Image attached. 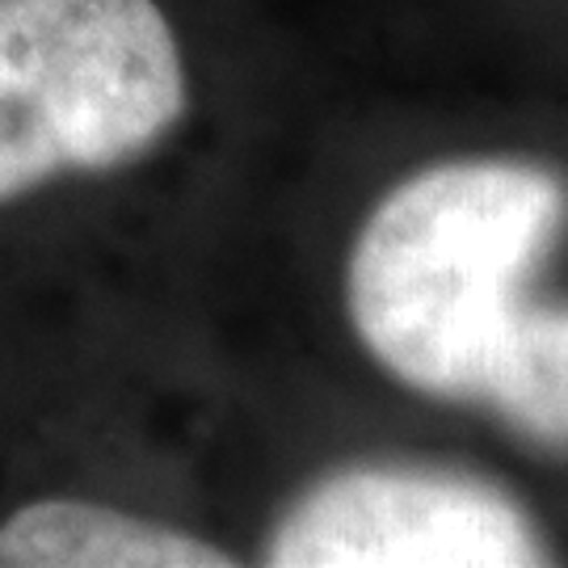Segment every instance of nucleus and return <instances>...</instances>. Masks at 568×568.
Here are the masks:
<instances>
[{
    "label": "nucleus",
    "instance_id": "obj_1",
    "mask_svg": "<svg viewBox=\"0 0 568 568\" xmlns=\"http://www.w3.org/2000/svg\"><path fill=\"white\" fill-rule=\"evenodd\" d=\"M568 224L565 182L527 161H450L363 224L345 304L366 354L413 392L476 400L530 270Z\"/></svg>",
    "mask_w": 568,
    "mask_h": 568
},
{
    "label": "nucleus",
    "instance_id": "obj_2",
    "mask_svg": "<svg viewBox=\"0 0 568 568\" xmlns=\"http://www.w3.org/2000/svg\"><path fill=\"white\" fill-rule=\"evenodd\" d=\"M194 114L161 0H0V220L156 161Z\"/></svg>",
    "mask_w": 568,
    "mask_h": 568
},
{
    "label": "nucleus",
    "instance_id": "obj_3",
    "mask_svg": "<svg viewBox=\"0 0 568 568\" xmlns=\"http://www.w3.org/2000/svg\"><path fill=\"white\" fill-rule=\"evenodd\" d=\"M274 568L548 565L527 509L480 476L417 464L345 467L300 493L262 548Z\"/></svg>",
    "mask_w": 568,
    "mask_h": 568
},
{
    "label": "nucleus",
    "instance_id": "obj_4",
    "mask_svg": "<svg viewBox=\"0 0 568 568\" xmlns=\"http://www.w3.org/2000/svg\"><path fill=\"white\" fill-rule=\"evenodd\" d=\"M236 556L178 523L81 493L0 506V568H227Z\"/></svg>",
    "mask_w": 568,
    "mask_h": 568
},
{
    "label": "nucleus",
    "instance_id": "obj_5",
    "mask_svg": "<svg viewBox=\"0 0 568 568\" xmlns=\"http://www.w3.org/2000/svg\"><path fill=\"white\" fill-rule=\"evenodd\" d=\"M476 400L497 408L527 443L568 455V307L518 304Z\"/></svg>",
    "mask_w": 568,
    "mask_h": 568
}]
</instances>
